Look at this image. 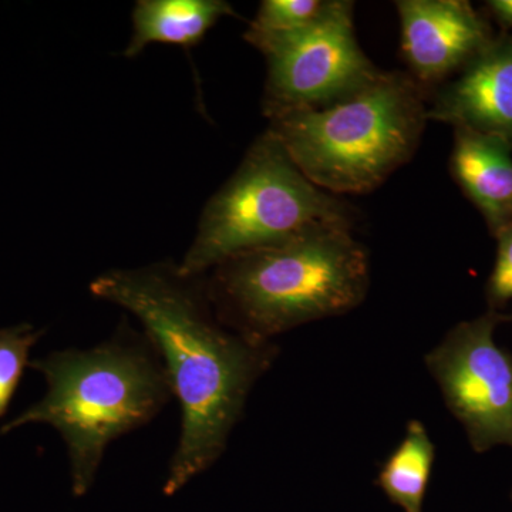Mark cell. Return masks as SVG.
<instances>
[{
  "mask_svg": "<svg viewBox=\"0 0 512 512\" xmlns=\"http://www.w3.org/2000/svg\"><path fill=\"white\" fill-rule=\"evenodd\" d=\"M90 292L131 313L163 362L181 414L163 487L171 497L220 460L279 348L228 328L204 276L184 275L173 261L110 269L93 279Z\"/></svg>",
  "mask_w": 512,
  "mask_h": 512,
  "instance_id": "cell-1",
  "label": "cell"
},
{
  "mask_svg": "<svg viewBox=\"0 0 512 512\" xmlns=\"http://www.w3.org/2000/svg\"><path fill=\"white\" fill-rule=\"evenodd\" d=\"M29 367L45 377V396L0 433L26 424L52 426L66 446L76 497L93 487L110 444L147 426L173 399L153 343L127 319L94 348L56 350L30 360Z\"/></svg>",
  "mask_w": 512,
  "mask_h": 512,
  "instance_id": "cell-2",
  "label": "cell"
},
{
  "mask_svg": "<svg viewBox=\"0 0 512 512\" xmlns=\"http://www.w3.org/2000/svg\"><path fill=\"white\" fill-rule=\"evenodd\" d=\"M218 318L248 338L343 315L365 299L369 256L352 228L306 232L229 259L204 275Z\"/></svg>",
  "mask_w": 512,
  "mask_h": 512,
  "instance_id": "cell-3",
  "label": "cell"
},
{
  "mask_svg": "<svg viewBox=\"0 0 512 512\" xmlns=\"http://www.w3.org/2000/svg\"><path fill=\"white\" fill-rule=\"evenodd\" d=\"M427 120L419 84L382 72L338 103L274 117L268 131L320 190L366 194L412 158Z\"/></svg>",
  "mask_w": 512,
  "mask_h": 512,
  "instance_id": "cell-4",
  "label": "cell"
},
{
  "mask_svg": "<svg viewBox=\"0 0 512 512\" xmlns=\"http://www.w3.org/2000/svg\"><path fill=\"white\" fill-rule=\"evenodd\" d=\"M352 210L320 190L268 130L205 204L180 271L204 276L256 249L326 228H352Z\"/></svg>",
  "mask_w": 512,
  "mask_h": 512,
  "instance_id": "cell-5",
  "label": "cell"
},
{
  "mask_svg": "<svg viewBox=\"0 0 512 512\" xmlns=\"http://www.w3.org/2000/svg\"><path fill=\"white\" fill-rule=\"evenodd\" d=\"M268 62L264 114L320 109L352 96L379 76L355 36L353 3L332 0L312 26L276 43Z\"/></svg>",
  "mask_w": 512,
  "mask_h": 512,
  "instance_id": "cell-6",
  "label": "cell"
},
{
  "mask_svg": "<svg viewBox=\"0 0 512 512\" xmlns=\"http://www.w3.org/2000/svg\"><path fill=\"white\" fill-rule=\"evenodd\" d=\"M503 320L488 312L458 323L424 359L476 453L512 447V356L495 342Z\"/></svg>",
  "mask_w": 512,
  "mask_h": 512,
  "instance_id": "cell-7",
  "label": "cell"
},
{
  "mask_svg": "<svg viewBox=\"0 0 512 512\" xmlns=\"http://www.w3.org/2000/svg\"><path fill=\"white\" fill-rule=\"evenodd\" d=\"M402 50L420 83H434L470 62L488 43L483 20L461 0H400Z\"/></svg>",
  "mask_w": 512,
  "mask_h": 512,
  "instance_id": "cell-8",
  "label": "cell"
},
{
  "mask_svg": "<svg viewBox=\"0 0 512 512\" xmlns=\"http://www.w3.org/2000/svg\"><path fill=\"white\" fill-rule=\"evenodd\" d=\"M427 119L512 144V36L488 43L427 110Z\"/></svg>",
  "mask_w": 512,
  "mask_h": 512,
  "instance_id": "cell-9",
  "label": "cell"
},
{
  "mask_svg": "<svg viewBox=\"0 0 512 512\" xmlns=\"http://www.w3.org/2000/svg\"><path fill=\"white\" fill-rule=\"evenodd\" d=\"M512 144L456 128L451 170L493 232L512 221Z\"/></svg>",
  "mask_w": 512,
  "mask_h": 512,
  "instance_id": "cell-10",
  "label": "cell"
},
{
  "mask_svg": "<svg viewBox=\"0 0 512 512\" xmlns=\"http://www.w3.org/2000/svg\"><path fill=\"white\" fill-rule=\"evenodd\" d=\"M225 0H138L131 13L130 40L123 56H140L154 43L197 46L221 19L235 16Z\"/></svg>",
  "mask_w": 512,
  "mask_h": 512,
  "instance_id": "cell-11",
  "label": "cell"
},
{
  "mask_svg": "<svg viewBox=\"0 0 512 512\" xmlns=\"http://www.w3.org/2000/svg\"><path fill=\"white\" fill-rule=\"evenodd\" d=\"M436 460V446L423 421L410 420L402 443L384 461L376 485L404 512H423Z\"/></svg>",
  "mask_w": 512,
  "mask_h": 512,
  "instance_id": "cell-12",
  "label": "cell"
},
{
  "mask_svg": "<svg viewBox=\"0 0 512 512\" xmlns=\"http://www.w3.org/2000/svg\"><path fill=\"white\" fill-rule=\"evenodd\" d=\"M323 0H265L249 23L244 39L265 55L271 47L308 29L325 13Z\"/></svg>",
  "mask_w": 512,
  "mask_h": 512,
  "instance_id": "cell-13",
  "label": "cell"
},
{
  "mask_svg": "<svg viewBox=\"0 0 512 512\" xmlns=\"http://www.w3.org/2000/svg\"><path fill=\"white\" fill-rule=\"evenodd\" d=\"M45 330L30 323L0 329V419L8 412L9 404L18 390L33 346L42 339Z\"/></svg>",
  "mask_w": 512,
  "mask_h": 512,
  "instance_id": "cell-14",
  "label": "cell"
},
{
  "mask_svg": "<svg viewBox=\"0 0 512 512\" xmlns=\"http://www.w3.org/2000/svg\"><path fill=\"white\" fill-rule=\"evenodd\" d=\"M497 237V259L488 281L487 295L491 305H504L512 299V221L494 232Z\"/></svg>",
  "mask_w": 512,
  "mask_h": 512,
  "instance_id": "cell-15",
  "label": "cell"
},
{
  "mask_svg": "<svg viewBox=\"0 0 512 512\" xmlns=\"http://www.w3.org/2000/svg\"><path fill=\"white\" fill-rule=\"evenodd\" d=\"M488 6L503 25L512 26V0H493Z\"/></svg>",
  "mask_w": 512,
  "mask_h": 512,
  "instance_id": "cell-16",
  "label": "cell"
},
{
  "mask_svg": "<svg viewBox=\"0 0 512 512\" xmlns=\"http://www.w3.org/2000/svg\"><path fill=\"white\" fill-rule=\"evenodd\" d=\"M511 497H512V495H511Z\"/></svg>",
  "mask_w": 512,
  "mask_h": 512,
  "instance_id": "cell-17",
  "label": "cell"
}]
</instances>
